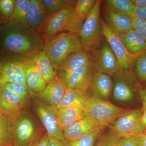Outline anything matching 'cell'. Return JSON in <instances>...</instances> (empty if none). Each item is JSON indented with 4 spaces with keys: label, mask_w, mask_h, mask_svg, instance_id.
Segmentation results:
<instances>
[{
    "label": "cell",
    "mask_w": 146,
    "mask_h": 146,
    "mask_svg": "<svg viewBox=\"0 0 146 146\" xmlns=\"http://www.w3.org/2000/svg\"><path fill=\"white\" fill-rule=\"evenodd\" d=\"M112 94L115 101L129 104L139 100V94L143 87L138 82L133 69H121L112 77Z\"/></svg>",
    "instance_id": "2"
},
{
    "label": "cell",
    "mask_w": 146,
    "mask_h": 146,
    "mask_svg": "<svg viewBox=\"0 0 146 146\" xmlns=\"http://www.w3.org/2000/svg\"><path fill=\"white\" fill-rule=\"evenodd\" d=\"M141 146H146V131L141 135Z\"/></svg>",
    "instance_id": "44"
},
{
    "label": "cell",
    "mask_w": 146,
    "mask_h": 146,
    "mask_svg": "<svg viewBox=\"0 0 146 146\" xmlns=\"http://www.w3.org/2000/svg\"><path fill=\"white\" fill-rule=\"evenodd\" d=\"M133 17L142 18L146 21V6H136L133 11Z\"/></svg>",
    "instance_id": "38"
},
{
    "label": "cell",
    "mask_w": 146,
    "mask_h": 146,
    "mask_svg": "<svg viewBox=\"0 0 146 146\" xmlns=\"http://www.w3.org/2000/svg\"><path fill=\"white\" fill-rule=\"evenodd\" d=\"M133 29L146 42V21L142 18L133 17Z\"/></svg>",
    "instance_id": "35"
},
{
    "label": "cell",
    "mask_w": 146,
    "mask_h": 146,
    "mask_svg": "<svg viewBox=\"0 0 146 146\" xmlns=\"http://www.w3.org/2000/svg\"><path fill=\"white\" fill-rule=\"evenodd\" d=\"M113 82L112 77L94 71L88 93L97 99L109 100L112 94Z\"/></svg>",
    "instance_id": "18"
},
{
    "label": "cell",
    "mask_w": 146,
    "mask_h": 146,
    "mask_svg": "<svg viewBox=\"0 0 146 146\" xmlns=\"http://www.w3.org/2000/svg\"><path fill=\"white\" fill-rule=\"evenodd\" d=\"M130 108L118 106L109 100L97 99L90 96L84 108L86 116L99 126H108L118 118L125 115Z\"/></svg>",
    "instance_id": "3"
},
{
    "label": "cell",
    "mask_w": 146,
    "mask_h": 146,
    "mask_svg": "<svg viewBox=\"0 0 146 146\" xmlns=\"http://www.w3.org/2000/svg\"><path fill=\"white\" fill-rule=\"evenodd\" d=\"M117 146H141V135L121 138Z\"/></svg>",
    "instance_id": "36"
},
{
    "label": "cell",
    "mask_w": 146,
    "mask_h": 146,
    "mask_svg": "<svg viewBox=\"0 0 146 146\" xmlns=\"http://www.w3.org/2000/svg\"><path fill=\"white\" fill-rule=\"evenodd\" d=\"M48 15L42 0H30L29 9L27 17V25L33 29L44 27Z\"/></svg>",
    "instance_id": "21"
},
{
    "label": "cell",
    "mask_w": 146,
    "mask_h": 146,
    "mask_svg": "<svg viewBox=\"0 0 146 146\" xmlns=\"http://www.w3.org/2000/svg\"><path fill=\"white\" fill-rule=\"evenodd\" d=\"M67 89L65 82L56 76L52 81L47 83L44 91L34 95L38 100L45 104L56 108L63 100Z\"/></svg>",
    "instance_id": "14"
},
{
    "label": "cell",
    "mask_w": 146,
    "mask_h": 146,
    "mask_svg": "<svg viewBox=\"0 0 146 146\" xmlns=\"http://www.w3.org/2000/svg\"><path fill=\"white\" fill-rule=\"evenodd\" d=\"M1 84H0V90H1Z\"/></svg>",
    "instance_id": "46"
},
{
    "label": "cell",
    "mask_w": 146,
    "mask_h": 146,
    "mask_svg": "<svg viewBox=\"0 0 146 146\" xmlns=\"http://www.w3.org/2000/svg\"><path fill=\"white\" fill-rule=\"evenodd\" d=\"M8 82L21 84L28 88L22 60H7L0 63V84Z\"/></svg>",
    "instance_id": "15"
},
{
    "label": "cell",
    "mask_w": 146,
    "mask_h": 146,
    "mask_svg": "<svg viewBox=\"0 0 146 146\" xmlns=\"http://www.w3.org/2000/svg\"><path fill=\"white\" fill-rule=\"evenodd\" d=\"M96 0L76 1L74 11L76 14L85 20L95 5Z\"/></svg>",
    "instance_id": "33"
},
{
    "label": "cell",
    "mask_w": 146,
    "mask_h": 146,
    "mask_svg": "<svg viewBox=\"0 0 146 146\" xmlns=\"http://www.w3.org/2000/svg\"><path fill=\"white\" fill-rule=\"evenodd\" d=\"M106 128L99 127L76 140L66 141L65 146H94L103 133Z\"/></svg>",
    "instance_id": "26"
},
{
    "label": "cell",
    "mask_w": 146,
    "mask_h": 146,
    "mask_svg": "<svg viewBox=\"0 0 146 146\" xmlns=\"http://www.w3.org/2000/svg\"><path fill=\"white\" fill-rule=\"evenodd\" d=\"M102 3V1L96 0L94 8L84 20L78 34L83 50L89 53L102 41L100 26Z\"/></svg>",
    "instance_id": "7"
},
{
    "label": "cell",
    "mask_w": 146,
    "mask_h": 146,
    "mask_svg": "<svg viewBox=\"0 0 146 146\" xmlns=\"http://www.w3.org/2000/svg\"><path fill=\"white\" fill-rule=\"evenodd\" d=\"M143 107L131 109L108 127L109 131L120 138L140 136L146 132L141 122Z\"/></svg>",
    "instance_id": "8"
},
{
    "label": "cell",
    "mask_w": 146,
    "mask_h": 146,
    "mask_svg": "<svg viewBox=\"0 0 146 146\" xmlns=\"http://www.w3.org/2000/svg\"><path fill=\"white\" fill-rule=\"evenodd\" d=\"M57 114L58 122L63 130L86 116L84 109L78 108L58 109Z\"/></svg>",
    "instance_id": "25"
},
{
    "label": "cell",
    "mask_w": 146,
    "mask_h": 146,
    "mask_svg": "<svg viewBox=\"0 0 146 146\" xmlns=\"http://www.w3.org/2000/svg\"><path fill=\"white\" fill-rule=\"evenodd\" d=\"M31 57L37 65L47 83L54 79L57 76V73L44 50L40 51Z\"/></svg>",
    "instance_id": "23"
},
{
    "label": "cell",
    "mask_w": 146,
    "mask_h": 146,
    "mask_svg": "<svg viewBox=\"0 0 146 146\" xmlns=\"http://www.w3.org/2000/svg\"><path fill=\"white\" fill-rule=\"evenodd\" d=\"M90 97L88 92L77 89H67L63 100L56 108H78L84 109Z\"/></svg>",
    "instance_id": "22"
},
{
    "label": "cell",
    "mask_w": 146,
    "mask_h": 146,
    "mask_svg": "<svg viewBox=\"0 0 146 146\" xmlns=\"http://www.w3.org/2000/svg\"><path fill=\"white\" fill-rule=\"evenodd\" d=\"M84 21L76 13L74 7L68 6L49 17L44 28V36L46 39H49L64 31L78 35Z\"/></svg>",
    "instance_id": "4"
},
{
    "label": "cell",
    "mask_w": 146,
    "mask_h": 146,
    "mask_svg": "<svg viewBox=\"0 0 146 146\" xmlns=\"http://www.w3.org/2000/svg\"><path fill=\"white\" fill-rule=\"evenodd\" d=\"M100 31L117 58L121 69H133L134 61L139 55L130 52L121 37L108 27L103 18H100Z\"/></svg>",
    "instance_id": "10"
},
{
    "label": "cell",
    "mask_w": 146,
    "mask_h": 146,
    "mask_svg": "<svg viewBox=\"0 0 146 146\" xmlns=\"http://www.w3.org/2000/svg\"><path fill=\"white\" fill-rule=\"evenodd\" d=\"M27 27L20 25L19 28H14L7 32L5 35L3 44L6 50L16 54L31 57L40 51L33 38L29 33L25 31Z\"/></svg>",
    "instance_id": "6"
},
{
    "label": "cell",
    "mask_w": 146,
    "mask_h": 146,
    "mask_svg": "<svg viewBox=\"0 0 146 146\" xmlns=\"http://www.w3.org/2000/svg\"><path fill=\"white\" fill-rule=\"evenodd\" d=\"M127 49L134 54L139 55L146 52V42L133 29L121 36Z\"/></svg>",
    "instance_id": "24"
},
{
    "label": "cell",
    "mask_w": 146,
    "mask_h": 146,
    "mask_svg": "<svg viewBox=\"0 0 146 146\" xmlns=\"http://www.w3.org/2000/svg\"><path fill=\"white\" fill-rule=\"evenodd\" d=\"M25 67L26 81L28 88L31 94H36L44 91L47 83L41 72L31 57L22 59Z\"/></svg>",
    "instance_id": "17"
},
{
    "label": "cell",
    "mask_w": 146,
    "mask_h": 146,
    "mask_svg": "<svg viewBox=\"0 0 146 146\" xmlns=\"http://www.w3.org/2000/svg\"><path fill=\"white\" fill-rule=\"evenodd\" d=\"M35 109L49 136L65 144L66 141L58 122L57 108L50 107L38 100L35 101Z\"/></svg>",
    "instance_id": "11"
},
{
    "label": "cell",
    "mask_w": 146,
    "mask_h": 146,
    "mask_svg": "<svg viewBox=\"0 0 146 146\" xmlns=\"http://www.w3.org/2000/svg\"><path fill=\"white\" fill-rule=\"evenodd\" d=\"M13 146H30L42 137L30 115L25 110L11 116Z\"/></svg>",
    "instance_id": "5"
},
{
    "label": "cell",
    "mask_w": 146,
    "mask_h": 146,
    "mask_svg": "<svg viewBox=\"0 0 146 146\" xmlns=\"http://www.w3.org/2000/svg\"><path fill=\"white\" fill-rule=\"evenodd\" d=\"M15 1L0 0V12L7 16H11L14 10Z\"/></svg>",
    "instance_id": "37"
},
{
    "label": "cell",
    "mask_w": 146,
    "mask_h": 146,
    "mask_svg": "<svg viewBox=\"0 0 146 146\" xmlns=\"http://www.w3.org/2000/svg\"><path fill=\"white\" fill-rule=\"evenodd\" d=\"M49 139V136L47 132L39 140L30 146H47Z\"/></svg>",
    "instance_id": "39"
},
{
    "label": "cell",
    "mask_w": 146,
    "mask_h": 146,
    "mask_svg": "<svg viewBox=\"0 0 146 146\" xmlns=\"http://www.w3.org/2000/svg\"><path fill=\"white\" fill-rule=\"evenodd\" d=\"M91 118L86 116L63 130L66 141H72L81 138L92 130L99 127Z\"/></svg>",
    "instance_id": "20"
},
{
    "label": "cell",
    "mask_w": 146,
    "mask_h": 146,
    "mask_svg": "<svg viewBox=\"0 0 146 146\" xmlns=\"http://www.w3.org/2000/svg\"><path fill=\"white\" fill-rule=\"evenodd\" d=\"M30 0H16L13 13L11 16L15 23L28 26L27 24V17L29 9Z\"/></svg>",
    "instance_id": "27"
},
{
    "label": "cell",
    "mask_w": 146,
    "mask_h": 146,
    "mask_svg": "<svg viewBox=\"0 0 146 146\" xmlns=\"http://www.w3.org/2000/svg\"><path fill=\"white\" fill-rule=\"evenodd\" d=\"M103 2L114 10L133 17L136 6L131 0H106Z\"/></svg>",
    "instance_id": "29"
},
{
    "label": "cell",
    "mask_w": 146,
    "mask_h": 146,
    "mask_svg": "<svg viewBox=\"0 0 146 146\" xmlns=\"http://www.w3.org/2000/svg\"><path fill=\"white\" fill-rule=\"evenodd\" d=\"M94 71L91 64L86 65L73 73L65 82L67 89L89 92Z\"/></svg>",
    "instance_id": "19"
},
{
    "label": "cell",
    "mask_w": 146,
    "mask_h": 146,
    "mask_svg": "<svg viewBox=\"0 0 146 146\" xmlns=\"http://www.w3.org/2000/svg\"><path fill=\"white\" fill-rule=\"evenodd\" d=\"M5 117V116L4 115H3L2 113H1V112H0V123L3 121L4 118Z\"/></svg>",
    "instance_id": "45"
},
{
    "label": "cell",
    "mask_w": 146,
    "mask_h": 146,
    "mask_svg": "<svg viewBox=\"0 0 146 146\" xmlns=\"http://www.w3.org/2000/svg\"><path fill=\"white\" fill-rule=\"evenodd\" d=\"M11 120L5 117L0 123V146H13Z\"/></svg>",
    "instance_id": "28"
},
{
    "label": "cell",
    "mask_w": 146,
    "mask_h": 146,
    "mask_svg": "<svg viewBox=\"0 0 146 146\" xmlns=\"http://www.w3.org/2000/svg\"><path fill=\"white\" fill-rule=\"evenodd\" d=\"M44 7L48 15L50 16L58 12L68 6L75 5L76 1L65 0H43Z\"/></svg>",
    "instance_id": "30"
},
{
    "label": "cell",
    "mask_w": 146,
    "mask_h": 146,
    "mask_svg": "<svg viewBox=\"0 0 146 146\" xmlns=\"http://www.w3.org/2000/svg\"><path fill=\"white\" fill-rule=\"evenodd\" d=\"M29 101L9 90L1 88L0 112L9 117L24 110Z\"/></svg>",
    "instance_id": "16"
},
{
    "label": "cell",
    "mask_w": 146,
    "mask_h": 146,
    "mask_svg": "<svg viewBox=\"0 0 146 146\" xmlns=\"http://www.w3.org/2000/svg\"><path fill=\"white\" fill-rule=\"evenodd\" d=\"M91 64V56L89 53L83 50L73 53L60 64L56 72L57 76L65 82L73 73Z\"/></svg>",
    "instance_id": "13"
},
{
    "label": "cell",
    "mask_w": 146,
    "mask_h": 146,
    "mask_svg": "<svg viewBox=\"0 0 146 146\" xmlns=\"http://www.w3.org/2000/svg\"><path fill=\"white\" fill-rule=\"evenodd\" d=\"M47 146H65L64 143L56 138L49 137Z\"/></svg>",
    "instance_id": "41"
},
{
    "label": "cell",
    "mask_w": 146,
    "mask_h": 146,
    "mask_svg": "<svg viewBox=\"0 0 146 146\" xmlns=\"http://www.w3.org/2000/svg\"><path fill=\"white\" fill-rule=\"evenodd\" d=\"M131 1L136 6H146V0H131Z\"/></svg>",
    "instance_id": "42"
},
{
    "label": "cell",
    "mask_w": 146,
    "mask_h": 146,
    "mask_svg": "<svg viewBox=\"0 0 146 146\" xmlns=\"http://www.w3.org/2000/svg\"><path fill=\"white\" fill-rule=\"evenodd\" d=\"M83 50L78 35L68 32H63L46 39L43 49L56 72L66 58Z\"/></svg>",
    "instance_id": "1"
},
{
    "label": "cell",
    "mask_w": 146,
    "mask_h": 146,
    "mask_svg": "<svg viewBox=\"0 0 146 146\" xmlns=\"http://www.w3.org/2000/svg\"><path fill=\"white\" fill-rule=\"evenodd\" d=\"M102 13L105 22L114 33L121 37L133 29V17L103 5Z\"/></svg>",
    "instance_id": "12"
},
{
    "label": "cell",
    "mask_w": 146,
    "mask_h": 146,
    "mask_svg": "<svg viewBox=\"0 0 146 146\" xmlns=\"http://www.w3.org/2000/svg\"><path fill=\"white\" fill-rule=\"evenodd\" d=\"M1 88L9 90L24 99L29 101L32 94L27 87L23 84L15 82H8L1 84Z\"/></svg>",
    "instance_id": "32"
},
{
    "label": "cell",
    "mask_w": 146,
    "mask_h": 146,
    "mask_svg": "<svg viewBox=\"0 0 146 146\" xmlns=\"http://www.w3.org/2000/svg\"><path fill=\"white\" fill-rule=\"evenodd\" d=\"M139 100H140L143 109L146 108V86H143L140 91L139 94Z\"/></svg>",
    "instance_id": "40"
},
{
    "label": "cell",
    "mask_w": 146,
    "mask_h": 146,
    "mask_svg": "<svg viewBox=\"0 0 146 146\" xmlns=\"http://www.w3.org/2000/svg\"><path fill=\"white\" fill-rule=\"evenodd\" d=\"M94 70L112 77L121 69L116 55L105 39L90 52Z\"/></svg>",
    "instance_id": "9"
},
{
    "label": "cell",
    "mask_w": 146,
    "mask_h": 146,
    "mask_svg": "<svg viewBox=\"0 0 146 146\" xmlns=\"http://www.w3.org/2000/svg\"><path fill=\"white\" fill-rule=\"evenodd\" d=\"M120 138L119 136L109 131L100 137L96 146H117Z\"/></svg>",
    "instance_id": "34"
},
{
    "label": "cell",
    "mask_w": 146,
    "mask_h": 146,
    "mask_svg": "<svg viewBox=\"0 0 146 146\" xmlns=\"http://www.w3.org/2000/svg\"><path fill=\"white\" fill-rule=\"evenodd\" d=\"M133 70L137 80L142 86H146V52L139 54L136 58Z\"/></svg>",
    "instance_id": "31"
},
{
    "label": "cell",
    "mask_w": 146,
    "mask_h": 146,
    "mask_svg": "<svg viewBox=\"0 0 146 146\" xmlns=\"http://www.w3.org/2000/svg\"><path fill=\"white\" fill-rule=\"evenodd\" d=\"M141 122L146 131V108L143 109V113L141 116Z\"/></svg>",
    "instance_id": "43"
}]
</instances>
